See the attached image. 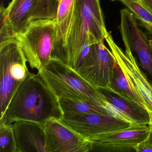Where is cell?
Listing matches in <instances>:
<instances>
[{"label":"cell","mask_w":152,"mask_h":152,"mask_svg":"<svg viewBox=\"0 0 152 152\" xmlns=\"http://www.w3.org/2000/svg\"><path fill=\"white\" fill-rule=\"evenodd\" d=\"M100 0H74L66 17L56 23L51 58L77 72L89 46L104 41L107 31Z\"/></svg>","instance_id":"6da1fadb"},{"label":"cell","mask_w":152,"mask_h":152,"mask_svg":"<svg viewBox=\"0 0 152 152\" xmlns=\"http://www.w3.org/2000/svg\"><path fill=\"white\" fill-rule=\"evenodd\" d=\"M64 113L59 99L40 74L29 73L11 99L0 124L12 125L18 121H29L44 124L52 119L61 120Z\"/></svg>","instance_id":"7a4b0ae2"},{"label":"cell","mask_w":152,"mask_h":152,"mask_svg":"<svg viewBox=\"0 0 152 152\" xmlns=\"http://www.w3.org/2000/svg\"><path fill=\"white\" fill-rule=\"evenodd\" d=\"M38 72L58 99L79 100L104 108L107 101L99 90L56 59L51 58Z\"/></svg>","instance_id":"3957f363"},{"label":"cell","mask_w":152,"mask_h":152,"mask_svg":"<svg viewBox=\"0 0 152 152\" xmlns=\"http://www.w3.org/2000/svg\"><path fill=\"white\" fill-rule=\"evenodd\" d=\"M18 40L0 44V109L3 115L14 94L30 72Z\"/></svg>","instance_id":"277c9868"},{"label":"cell","mask_w":152,"mask_h":152,"mask_svg":"<svg viewBox=\"0 0 152 152\" xmlns=\"http://www.w3.org/2000/svg\"><path fill=\"white\" fill-rule=\"evenodd\" d=\"M55 25L54 20H34L18 36V44L32 69L40 71L51 59Z\"/></svg>","instance_id":"5b68a950"},{"label":"cell","mask_w":152,"mask_h":152,"mask_svg":"<svg viewBox=\"0 0 152 152\" xmlns=\"http://www.w3.org/2000/svg\"><path fill=\"white\" fill-rule=\"evenodd\" d=\"M115 61L119 65L131 88L143 101L148 113H152V83L141 70L137 58L129 49L124 51L115 42L108 32L105 38Z\"/></svg>","instance_id":"8992f818"},{"label":"cell","mask_w":152,"mask_h":152,"mask_svg":"<svg viewBox=\"0 0 152 152\" xmlns=\"http://www.w3.org/2000/svg\"><path fill=\"white\" fill-rule=\"evenodd\" d=\"M115 62L104 41L91 45L89 53L77 72L91 86L98 89L110 86L114 75Z\"/></svg>","instance_id":"52a82bcc"},{"label":"cell","mask_w":152,"mask_h":152,"mask_svg":"<svg viewBox=\"0 0 152 152\" xmlns=\"http://www.w3.org/2000/svg\"><path fill=\"white\" fill-rule=\"evenodd\" d=\"M87 140L101 134L120 131L132 125L99 114H64L59 120Z\"/></svg>","instance_id":"ba28073f"},{"label":"cell","mask_w":152,"mask_h":152,"mask_svg":"<svg viewBox=\"0 0 152 152\" xmlns=\"http://www.w3.org/2000/svg\"><path fill=\"white\" fill-rule=\"evenodd\" d=\"M119 29L125 48L137 56L141 67L152 78V49L150 40L129 9L121 10Z\"/></svg>","instance_id":"9c48e42d"},{"label":"cell","mask_w":152,"mask_h":152,"mask_svg":"<svg viewBox=\"0 0 152 152\" xmlns=\"http://www.w3.org/2000/svg\"><path fill=\"white\" fill-rule=\"evenodd\" d=\"M151 131L148 125L134 124L120 131L96 136L88 141L91 152H135L136 146L146 139Z\"/></svg>","instance_id":"30bf717a"},{"label":"cell","mask_w":152,"mask_h":152,"mask_svg":"<svg viewBox=\"0 0 152 152\" xmlns=\"http://www.w3.org/2000/svg\"><path fill=\"white\" fill-rule=\"evenodd\" d=\"M44 125L48 152H91V143L59 120L52 119Z\"/></svg>","instance_id":"8fae6325"},{"label":"cell","mask_w":152,"mask_h":152,"mask_svg":"<svg viewBox=\"0 0 152 152\" xmlns=\"http://www.w3.org/2000/svg\"><path fill=\"white\" fill-rule=\"evenodd\" d=\"M17 152H48L44 125L29 121L12 124Z\"/></svg>","instance_id":"7c38bea8"},{"label":"cell","mask_w":152,"mask_h":152,"mask_svg":"<svg viewBox=\"0 0 152 152\" xmlns=\"http://www.w3.org/2000/svg\"><path fill=\"white\" fill-rule=\"evenodd\" d=\"M37 2V0H12L7 7L9 20L18 35L30 25Z\"/></svg>","instance_id":"4fadbf2b"},{"label":"cell","mask_w":152,"mask_h":152,"mask_svg":"<svg viewBox=\"0 0 152 152\" xmlns=\"http://www.w3.org/2000/svg\"><path fill=\"white\" fill-rule=\"evenodd\" d=\"M107 100L130 117L136 124L148 125L149 115L143 107L107 90L99 89Z\"/></svg>","instance_id":"5bb4252c"},{"label":"cell","mask_w":152,"mask_h":152,"mask_svg":"<svg viewBox=\"0 0 152 152\" xmlns=\"http://www.w3.org/2000/svg\"><path fill=\"white\" fill-rule=\"evenodd\" d=\"M103 89L107 90L116 95L122 96L145 108L143 101L132 91L122 70L116 62L115 66L114 75L111 84L109 87Z\"/></svg>","instance_id":"9a60e30c"},{"label":"cell","mask_w":152,"mask_h":152,"mask_svg":"<svg viewBox=\"0 0 152 152\" xmlns=\"http://www.w3.org/2000/svg\"><path fill=\"white\" fill-rule=\"evenodd\" d=\"M59 101L64 114L96 113L110 117L105 109L101 107L72 99H59Z\"/></svg>","instance_id":"2e32d148"},{"label":"cell","mask_w":152,"mask_h":152,"mask_svg":"<svg viewBox=\"0 0 152 152\" xmlns=\"http://www.w3.org/2000/svg\"><path fill=\"white\" fill-rule=\"evenodd\" d=\"M120 1L128 8L138 24L145 29L152 38V13L138 0Z\"/></svg>","instance_id":"e0dca14e"},{"label":"cell","mask_w":152,"mask_h":152,"mask_svg":"<svg viewBox=\"0 0 152 152\" xmlns=\"http://www.w3.org/2000/svg\"><path fill=\"white\" fill-rule=\"evenodd\" d=\"M58 0H37L31 21L36 20H56Z\"/></svg>","instance_id":"ac0fdd59"},{"label":"cell","mask_w":152,"mask_h":152,"mask_svg":"<svg viewBox=\"0 0 152 152\" xmlns=\"http://www.w3.org/2000/svg\"><path fill=\"white\" fill-rule=\"evenodd\" d=\"M0 44L11 41L18 40L19 35L11 25L8 17L7 7L1 5L0 9Z\"/></svg>","instance_id":"d6986e66"},{"label":"cell","mask_w":152,"mask_h":152,"mask_svg":"<svg viewBox=\"0 0 152 152\" xmlns=\"http://www.w3.org/2000/svg\"><path fill=\"white\" fill-rule=\"evenodd\" d=\"M0 152H17L12 125L0 124Z\"/></svg>","instance_id":"ffe728a7"},{"label":"cell","mask_w":152,"mask_h":152,"mask_svg":"<svg viewBox=\"0 0 152 152\" xmlns=\"http://www.w3.org/2000/svg\"><path fill=\"white\" fill-rule=\"evenodd\" d=\"M104 108L105 109L110 117L119 121L129 123L131 124H137L130 117H129L125 113L113 105L108 101L106 103Z\"/></svg>","instance_id":"44dd1931"},{"label":"cell","mask_w":152,"mask_h":152,"mask_svg":"<svg viewBox=\"0 0 152 152\" xmlns=\"http://www.w3.org/2000/svg\"><path fill=\"white\" fill-rule=\"evenodd\" d=\"M74 0H60L58 8L56 23L63 21L68 15Z\"/></svg>","instance_id":"7402d4cb"},{"label":"cell","mask_w":152,"mask_h":152,"mask_svg":"<svg viewBox=\"0 0 152 152\" xmlns=\"http://www.w3.org/2000/svg\"><path fill=\"white\" fill-rule=\"evenodd\" d=\"M151 132L152 130L148 137L139 143L136 146L135 148V152H152V139L151 137Z\"/></svg>","instance_id":"603a6c76"},{"label":"cell","mask_w":152,"mask_h":152,"mask_svg":"<svg viewBox=\"0 0 152 152\" xmlns=\"http://www.w3.org/2000/svg\"><path fill=\"white\" fill-rule=\"evenodd\" d=\"M138 1L152 13V0H138Z\"/></svg>","instance_id":"cb8c5ba5"},{"label":"cell","mask_w":152,"mask_h":152,"mask_svg":"<svg viewBox=\"0 0 152 152\" xmlns=\"http://www.w3.org/2000/svg\"><path fill=\"white\" fill-rule=\"evenodd\" d=\"M149 115V123L148 125L152 129V113H148Z\"/></svg>","instance_id":"d4e9b609"},{"label":"cell","mask_w":152,"mask_h":152,"mask_svg":"<svg viewBox=\"0 0 152 152\" xmlns=\"http://www.w3.org/2000/svg\"><path fill=\"white\" fill-rule=\"evenodd\" d=\"M150 46H151L152 49V40H150Z\"/></svg>","instance_id":"484cf974"},{"label":"cell","mask_w":152,"mask_h":152,"mask_svg":"<svg viewBox=\"0 0 152 152\" xmlns=\"http://www.w3.org/2000/svg\"><path fill=\"white\" fill-rule=\"evenodd\" d=\"M149 127H150V126H149ZM151 130H152V132H151V137H152V129H151Z\"/></svg>","instance_id":"4316f807"},{"label":"cell","mask_w":152,"mask_h":152,"mask_svg":"<svg viewBox=\"0 0 152 152\" xmlns=\"http://www.w3.org/2000/svg\"><path fill=\"white\" fill-rule=\"evenodd\" d=\"M60 0H58V1H60Z\"/></svg>","instance_id":"83f0119b"},{"label":"cell","mask_w":152,"mask_h":152,"mask_svg":"<svg viewBox=\"0 0 152 152\" xmlns=\"http://www.w3.org/2000/svg\"><path fill=\"white\" fill-rule=\"evenodd\" d=\"M112 1H114V0H112Z\"/></svg>","instance_id":"f1b7e54d"}]
</instances>
